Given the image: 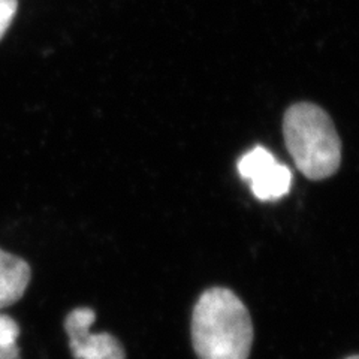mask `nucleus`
<instances>
[{
    "instance_id": "1a4fd4ad",
    "label": "nucleus",
    "mask_w": 359,
    "mask_h": 359,
    "mask_svg": "<svg viewBox=\"0 0 359 359\" xmlns=\"http://www.w3.org/2000/svg\"><path fill=\"white\" fill-rule=\"evenodd\" d=\"M346 359H359V355H355V356H349V358H346Z\"/></svg>"
},
{
    "instance_id": "39448f33",
    "label": "nucleus",
    "mask_w": 359,
    "mask_h": 359,
    "mask_svg": "<svg viewBox=\"0 0 359 359\" xmlns=\"http://www.w3.org/2000/svg\"><path fill=\"white\" fill-rule=\"evenodd\" d=\"M253 195L261 201H273L283 198L290 189L292 174L282 163H273L249 182Z\"/></svg>"
},
{
    "instance_id": "7ed1b4c3",
    "label": "nucleus",
    "mask_w": 359,
    "mask_h": 359,
    "mask_svg": "<svg viewBox=\"0 0 359 359\" xmlns=\"http://www.w3.org/2000/svg\"><path fill=\"white\" fill-rule=\"evenodd\" d=\"M96 313L90 307H76L65 318V331L75 359H126L125 349L114 335L90 332Z\"/></svg>"
},
{
    "instance_id": "6e6552de",
    "label": "nucleus",
    "mask_w": 359,
    "mask_h": 359,
    "mask_svg": "<svg viewBox=\"0 0 359 359\" xmlns=\"http://www.w3.org/2000/svg\"><path fill=\"white\" fill-rule=\"evenodd\" d=\"M18 11V0H0V41L6 35L8 29Z\"/></svg>"
},
{
    "instance_id": "0eeeda50",
    "label": "nucleus",
    "mask_w": 359,
    "mask_h": 359,
    "mask_svg": "<svg viewBox=\"0 0 359 359\" xmlns=\"http://www.w3.org/2000/svg\"><path fill=\"white\" fill-rule=\"evenodd\" d=\"M20 332L17 320L5 313H0V359H21L17 344Z\"/></svg>"
},
{
    "instance_id": "20e7f679",
    "label": "nucleus",
    "mask_w": 359,
    "mask_h": 359,
    "mask_svg": "<svg viewBox=\"0 0 359 359\" xmlns=\"http://www.w3.org/2000/svg\"><path fill=\"white\" fill-rule=\"evenodd\" d=\"M32 282V268L22 257L0 249V311L17 304Z\"/></svg>"
},
{
    "instance_id": "423d86ee",
    "label": "nucleus",
    "mask_w": 359,
    "mask_h": 359,
    "mask_svg": "<svg viewBox=\"0 0 359 359\" xmlns=\"http://www.w3.org/2000/svg\"><path fill=\"white\" fill-rule=\"evenodd\" d=\"M276 157L264 147H255L247 151L238 162V172L245 180L250 182L257 174H261L268 166L276 163Z\"/></svg>"
},
{
    "instance_id": "f257e3e1",
    "label": "nucleus",
    "mask_w": 359,
    "mask_h": 359,
    "mask_svg": "<svg viewBox=\"0 0 359 359\" xmlns=\"http://www.w3.org/2000/svg\"><path fill=\"white\" fill-rule=\"evenodd\" d=\"M192 341L199 359H249L253 325L244 302L224 287H211L194 309Z\"/></svg>"
},
{
    "instance_id": "f03ea898",
    "label": "nucleus",
    "mask_w": 359,
    "mask_h": 359,
    "mask_svg": "<svg viewBox=\"0 0 359 359\" xmlns=\"http://www.w3.org/2000/svg\"><path fill=\"white\" fill-rule=\"evenodd\" d=\"M283 135L292 159L307 178L325 180L339 171L341 141L331 117L318 105H292L285 114Z\"/></svg>"
}]
</instances>
